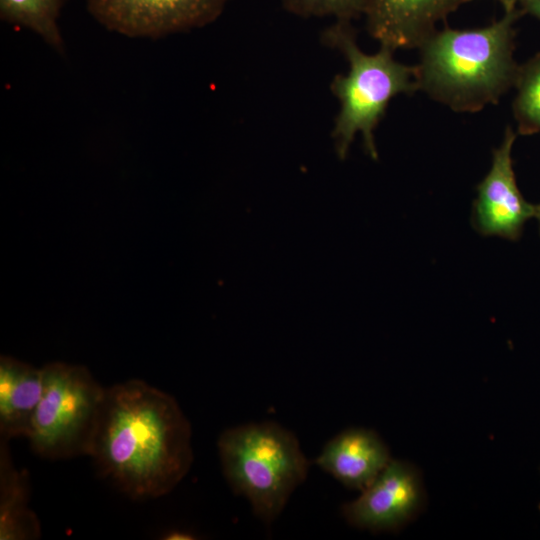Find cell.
<instances>
[{
    "mask_svg": "<svg viewBox=\"0 0 540 540\" xmlns=\"http://www.w3.org/2000/svg\"><path fill=\"white\" fill-rule=\"evenodd\" d=\"M192 430L175 398L139 380L105 390L89 457L133 500L170 493L193 463Z\"/></svg>",
    "mask_w": 540,
    "mask_h": 540,
    "instance_id": "obj_1",
    "label": "cell"
},
{
    "mask_svg": "<svg viewBox=\"0 0 540 540\" xmlns=\"http://www.w3.org/2000/svg\"><path fill=\"white\" fill-rule=\"evenodd\" d=\"M521 15L517 8L483 28L436 29L419 47V90L458 112L497 103L517 79L514 24Z\"/></svg>",
    "mask_w": 540,
    "mask_h": 540,
    "instance_id": "obj_2",
    "label": "cell"
},
{
    "mask_svg": "<svg viewBox=\"0 0 540 540\" xmlns=\"http://www.w3.org/2000/svg\"><path fill=\"white\" fill-rule=\"evenodd\" d=\"M322 39L342 52L349 64L347 74L336 75L330 84L340 104L332 130L336 153L344 159L355 135L361 133L366 152L377 159L374 130L393 97L419 90L416 67L398 62L386 47L375 54L363 52L350 21H335Z\"/></svg>",
    "mask_w": 540,
    "mask_h": 540,
    "instance_id": "obj_3",
    "label": "cell"
},
{
    "mask_svg": "<svg viewBox=\"0 0 540 540\" xmlns=\"http://www.w3.org/2000/svg\"><path fill=\"white\" fill-rule=\"evenodd\" d=\"M223 475L254 514L271 524L307 478L309 462L291 431L274 422L224 430L217 441Z\"/></svg>",
    "mask_w": 540,
    "mask_h": 540,
    "instance_id": "obj_4",
    "label": "cell"
},
{
    "mask_svg": "<svg viewBox=\"0 0 540 540\" xmlns=\"http://www.w3.org/2000/svg\"><path fill=\"white\" fill-rule=\"evenodd\" d=\"M42 369L43 394L26 436L32 451L50 460L89 456L106 388L82 365L51 362Z\"/></svg>",
    "mask_w": 540,
    "mask_h": 540,
    "instance_id": "obj_5",
    "label": "cell"
},
{
    "mask_svg": "<svg viewBox=\"0 0 540 540\" xmlns=\"http://www.w3.org/2000/svg\"><path fill=\"white\" fill-rule=\"evenodd\" d=\"M231 0H85L91 16L109 31L157 39L214 22Z\"/></svg>",
    "mask_w": 540,
    "mask_h": 540,
    "instance_id": "obj_6",
    "label": "cell"
},
{
    "mask_svg": "<svg viewBox=\"0 0 540 540\" xmlns=\"http://www.w3.org/2000/svg\"><path fill=\"white\" fill-rule=\"evenodd\" d=\"M425 499L418 469L391 459L376 479L353 501L342 505V515L352 526L373 532L400 528L420 512Z\"/></svg>",
    "mask_w": 540,
    "mask_h": 540,
    "instance_id": "obj_7",
    "label": "cell"
},
{
    "mask_svg": "<svg viewBox=\"0 0 540 540\" xmlns=\"http://www.w3.org/2000/svg\"><path fill=\"white\" fill-rule=\"evenodd\" d=\"M515 139L516 133L507 127L493 150L489 172L477 186L471 222L483 236L517 240L525 223L535 217L536 205L527 202L517 186L512 160Z\"/></svg>",
    "mask_w": 540,
    "mask_h": 540,
    "instance_id": "obj_8",
    "label": "cell"
},
{
    "mask_svg": "<svg viewBox=\"0 0 540 540\" xmlns=\"http://www.w3.org/2000/svg\"><path fill=\"white\" fill-rule=\"evenodd\" d=\"M470 0H365L364 13L370 35L392 51L414 48L436 30L460 5Z\"/></svg>",
    "mask_w": 540,
    "mask_h": 540,
    "instance_id": "obj_9",
    "label": "cell"
},
{
    "mask_svg": "<svg viewBox=\"0 0 540 540\" xmlns=\"http://www.w3.org/2000/svg\"><path fill=\"white\" fill-rule=\"evenodd\" d=\"M391 460L381 437L367 428H348L323 447L315 464L348 489L363 491Z\"/></svg>",
    "mask_w": 540,
    "mask_h": 540,
    "instance_id": "obj_10",
    "label": "cell"
},
{
    "mask_svg": "<svg viewBox=\"0 0 540 540\" xmlns=\"http://www.w3.org/2000/svg\"><path fill=\"white\" fill-rule=\"evenodd\" d=\"M44 388L43 369L14 357H0V435L27 436Z\"/></svg>",
    "mask_w": 540,
    "mask_h": 540,
    "instance_id": "obj_11",
    "label": "cell"
},
{
    "mask_svg": "<svg viewBox=\"0 0 540 540\" xmlns=\"http://www.w3.org/2000/svg\"><path fill=\"white\" fill-rule=\"evenodd\" d=\"M8 441L0 444V540H35L41 525L29 506V485L25 473L14 465Z\"/></svg>",
    "mask_w": 540,
    "mask_h": 540,
    "instance_id": "obj_12",
    "label": "cell"
},
{
    "mask_svg": "<svg viewBox=\"0 0 540 540\" xmlns=\"http://www.w3.org/2000/svg\"><path fill=\"white\" fill-rule=\"evenodd\" d=\"M64 0H0L3 21L28 29L58 52L63 39L58 20Z\"/></svg>",
    "mask_w": 540,
    "mask_h": 540,
    "instance_id": "obj_13",
    "label": "cell"
},
{
    "mask_svg": "<svg viewBox=\"0 0 540 540\" xmlns=\"http://www.w3.org/2000/svg\"><path fill=\"white\" fill-rule=\"evenodd\" d=\"M514 86L516 95L512 107L518 133L540 132V53L519 66Z\"/></svg>",
    "mask_w": 540,
    "mask_h": 540,
    "instance_id": "obj_14",
    "label": "cell"
},
{
    "mask_svg": "<svg viewBox=\"0 0 540 540\" xmlns=\"http://www.w3.org/2000/svg\"><path fill=\"white\" fill-rule=\"evenodd\" d=\"M283 8L296 16L334 17L336 21H350L364 13L365 0H280Z\"/></svg>",
    "mask_w": 540,
    "mask_h": 540,
    "instance_id": "obj_15",
    "label": "cell"
},
{
    "mask_svg": "<svg viewBox=\"0 0 540 540\" xmlns=\"http://www.w3.org/2000/svg\"><path fill=\"white\" fill-rule=\"evenodd\" d=\"M520 5L522 14H529L540 20V0H522Z\"/></svg>",
    "mask_w": 540,
    "mask_h": 540,
    "instance_id": "obj_16",
    "label": "cell"
},
{
    "mask_svg": "<svg viewBox=\"0 0 540 540\" xmlns=\"http://www.w3.org/2000/svg\"><path fill=\"white\" fill-rule=\"evenodd\" d=\"M161 539L165 540H191L195 539V535L180 529H171L161 535Z\"/></svg>",
    "mask_w": 540,
    "mask_h": 540,
    "instance_id": "obj_17",
    "label": "cell"
},
{
    "mask_svg": "<svg viewBox=\"0 0 540 540\" xmlns=\"http://www.w3.org/2000/svg\"><path fill=\"white\" fill-rule=\"evenodd\" d=\"M504 8L505 12H510L517 9V4L522 0H497Z\"/></svg>",
    "mask_w": 540,
    "mask_h": 540,
    "instance_id": "obj_18",
    "label": "cell"
},
{
    "mask_svg": "<svg viewBox=\"0 0 540 540\" xmlns=\"http://www.w3.org/2000/svg\"><path fill=\"white\" fill-rule=\"evenodd\" d=\"M535 217L538 219L539 221V228H540V204L536 205V213H535Z\"/></svg>",
    "mask_w": 540,
    "mask_h": 540,
    "instance_id": "obj_19",
    "label": "cell"
}]
</instances>
